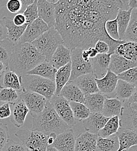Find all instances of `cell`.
<instances>
[{
    "label": "cell",
    "instance_id": "obj_39",
    "mask_svg": "<svg viewBox=\"0 0 137 151\" xmlns=\"http://www.w3.org/2000/svg\"><path fill=\"white\" fill-rule=\"evenodd\" d=\"M37 1L38 0H35L33 3L28 6L22 13L25 17L26 23L28 24L38 18Z\"/></svg>",
    "mask_w": 137,
    "mask_h": 151
},
{
    "label": "cell",
    "instance_id": "obj_30",
    "mask_svg": "<svg viewBox=\"0 0 137 151\" xmlns=\"http://www.w3.org/2000/svg\"><path fill=\"white\" fill-rule=\"evenodd\" d=\"M137 42H124L118 45L115 53L124 58L137 62Z\"/></svg>",
    "mask_w": 137,
    "mask_h": 151
},
{
    "label": "cell",
    "instance_id": "obj_47",
    "mask_svg": "<svg viewBox=\"0 0 137 151\" xmlns=\"http://www.w3.org/2000/svg\"><path fill=\"white\" fill-rule=\"evenodd\" d=\"M14 23L17 26H22L26 24V19L23 14H17L12 20Z\"/></svg>",
    "mask_w": 137,
    "mask_h": 151
},
{
    "label": "cell",
    "instance_id": "obj_53",
    "mask_svg": "<svg viewBox=\"0 0 137 151\" xmlns=\"http://www.w3.org/2000/svg\"><path fill=\"white\" fill-rule=\"evenodd\" d=\"M82 59H83L84 61H85V62H89L90 58L89 57V55H88V52H87L86 50H82Z\"/></svg>",
    "mask_w": 137,
    "mask_h": 151
},
{
    "label": "cell",
    "instance_id": "obj_6",
    "mask_svg": "<svg viewBox=\"0 0 137 151\" xmlns=\"http://www.w3.org/2000/svg\"><path fill=\"white\" fill-rule=\"evenodd\" d=\"M28 151H46L47 135L33 130L21 129L15 134Z\"/></svg>",
    "mask_w": 137,
    "mask_h": 151
},
{
    "label": "cell",
    "instance_id": "obj_15",
    "mask_svg": "<svg viewBox=\"0 0 137 151\" xmlns=\"http://www.w3.org/2000/svg\"><path fill=\"white\" fill-rule=\"evenodd\" d=\"M109 117L104 116L101 113H91L83 122V126L86 132L93 134H97L105 125Z\"/></svg>",
    "mask_w": 137,
    "mask_h": 151
},
{
    "label": "cell",
    "instance_id": "obj_11",
    "mask_svg": "<svg viewBox=\"0 0 137 151\" xmlns=\"http://www.w3.org/2000/svg\"><path fill=\"white\" fill-rule=\"evenodd\" d=\"M49 29L47 24L38 18L28 24L18 43H32Z\"/></svg>",
    "mask_w": 137,
    "mask_h": 151
},
{
    "label": "cell",
    "instance_id": "obj_12",
    "mask_svg": "<svg viewBox=\"0 0 137 151\" xmlns=\"http://www.w3.org/2000/svg\"><path fill=\"white\" fill-rule=\"evenodd\" d=\"M75 137L73 130L69 129L57 135L51 145L59 151H75Z\"/></svg>",
    "mask_w": 137,
    "mask_h": 151
},
{
    "label": "cell",
    "instance_id": "obj_48",
    "mask_svg": "<svg viewBox=\"0 0 137 151\" xmlns=\"http://www.w3.org/2000/svg\"><path fill=\"white\" fill-rule=\"evenodd\" d=\"M7 30L4 26L2 21L0 19V41L7 38Z\"/></svg>",
    "mask_w": 137,
    "mask_h": 151
},
{
    "label": "cell",
    "instance_id": "obj_54",
    "mask_svg": "<svg viewBox=\"0 0 137 151\" xmlns=\"http://www.w3.org/2000/svg\"><path fill=\"white\" fill-rule=\"evenodd\" d=\"M46 151H59L58 150H57L55 148L51 147V146H48L47 149H46Z\"/></svg>",
    "mask_w": 137,
    "mask_h": 151
},
{
    "label": "cell",
    "instance_id": "obj_37",
    "mask_svg": "<svg viewBox=\"0 0 137 151\" xmlns=\"http://www.w3.org/2000/svg\"><path fill=\"white\" fill-rule=\"evenodd\" d=\"M70 105L76 122H79L86 119L91 113L89 110L83 104L70 102Z\"/></svg>",
    "mask_w": 137,
    "mask_h": 151
},
{
    "label": "cell",
    "instance_id": "obj_26",
    "mask_svg": "<svg viewBox=\"0 0 137 151\" xmlns=\"http://www.w3.org/2000/svg\"><path fill=\"white\" fill-rule=\"evenodd\" d=\"M107 97L100 93L93 94L85 95L83 104L91 113H101L103 104Z\"/></svg>",
    "mask_w": 137,
    "mask_h": 151
},
{
    "label": "cell",
    "instance_id": "obj_1",
    "mask_svg": "<svg viewBox=\"0 0 137 151\" xmlns=\"http://www.w3.org/2000/svg\"><path fill=\"white\" fill-rule=\"evenodd\" d=\"M123 7L121 0H59L55 4V24L64 45L71 50L94 47L98 41L106 42L108 54L115 53L118 45L125 42L116 41L107 35L104 24L116 19Z\"/></svg>",
    "mask_w": 137,
    "mask_h": 151
},
{
    "label": "cell",
    "instance_id": "obj_51",
    "mask_svg": "<svg viewBox=\"0 0 137 151\" xmlns=\"http://www.w3.org/2000/svg\"><path fill=\"white\" fill-rule=\"evenodd\" d=\"M56 136H57V135L54 133H51V134H50L49 135H47V142L48 146L49 145L51 146L53 144V142H54V140L56 138Z\"/></svg>",
    "mask_w": 137,
    "mask_h": 151
},
{
    "label": "cell",
    "instance_id": "obj_55",
    "mask_svg": "<svg viewBox=\"0 0 137 151\" xmlns=\"http://www.w3.org/2000/svg\"><path fill=\"white\" fill-rule=\"evenodd\" d=\"M7 66H5L2 62H0V74L2 73V72L4 70V69L6 68Z\"/></svg>",
    "mask_w": 137,
    "mask_h": 151
},
{
    "label": "cell",
    "instance_id": "obj_24",
    "mask_svg": "<svg viewBox=\"0 0 137 151\" xmlns=\"http://www.w3.org/2000/svg\"><path fill=\"white\" fill-rule=\"evenodd\" d=\"M1 20L7 30V38L15 44L18 43L20 38L23 35L28 24L26 23L22 26H17L9 17H4Z\"/></svg>",
    "mask_w": 137,
    "mask_h": 151
},
{
    "label": "cell",
    "instance_id": "obj_40",
    "mask_svg": "<svg viewBox=\"0 0 137 151\" xmlns=\"http://www.w3.org/2000/svg\"><path fill=\"white\" fill-rule=\"evenodd\" d=\"M104 28L109 37L116 41H120L118 32L117 23L116 19L107 20L104 24Z\"/></svg>",
    "mask_w": 137,
    "mask_h": 151
},
{
    "label": "cell",
    "instance_id": "obj_9",
    "mask_svg": "<svg viewBox=\"0 0 137 151\" xmlns=\"http://www.w3.org/2000/svg\"><path fill=\"white\" fill-rule=\"evenodd\" d=\"M49 101L59 117L68 126L72 127L77 124L68 101L60 95H54Z\"/></svg>",
    "mask_w": 137,
    "mask_h": 151
},
{
    "label": "cell",
    "instance_id": "obj_13",
    "mask_svg": "<svg viewBox=\"0 0 137 151\" xmlns=\"http://www.w3.org/2000/svg\"><path fill=\"white\" fill-rule=\"evenodd\" d=\"M38 18L44 22L49 28L55 24V4L49 3L47 0L37 1Z\"/></svg>",
    "mask_w": 137,
    "mask_h": 151
},
{
    "label": "cell",
    "instance_id": "obj_49",
    "mask_svg": "<svg viewBox=\"0 0 137 151\" xmlns=\"http://www.w3.org/2000/svg\"><path fill=\"white\" fill-rule=\"evenodd\" d=\"M20 1L22 3V9L20 13L22 14L28 6L33 3L35 0H20Z\"/></svg>",
    "mask_w": 137,
    "mask_h": 151
},
{
    "label": "cell",
    "instance_id": "obj_25",
    "mask_svg": "<svg viewBox=\"0 0 137 151\" xmlns=\"http://www.w3.org/2000/svg\"><path fill=\"white\" fill-rule=\"evenodd\" d=\"M59 95L69 102L83 103L85 95L73 82H68L62 88Z\"/></svg>",
    "mask_w": 137,
    "mask_h": 151
},
{
    "label": "cell",
    "instance_id": "obj_14",
    "mask_svg": "<svg viewBox=\"0 0 137 151\" xmlns=\"http://www.w3.org/2000/svg\"><path fill=\"white\" fill-rule=\"evenodd\" d=\"M117 75L108 70L105 76L101 78H96L99 93L109 98V95L115 93L118 81Z\"/></svg>",
    "mask_w": 137,
    "mask_h": 151
},
{
    "label": "cell",
    "instance_id": "obj_21",
    "mask_svg": "<svg viewBox=\"0 0 137 151\" xmlns=\"http://www.w3.org/2000/svg\"><path fill=\"white\" fill-rule=\"evenodd\" d=\"M137 62L128 60L116 54L110 55L109 70L118 75L130 69L137 67Z\"/></svg>",
    "mask_w": 137,
    "mask_h": 151
},
{
    "label": "cell",
    "instance_id": "obj_7",
    "mask_svg": "<svg viewBox=\"0 0 137 151\" xmlns=\"http://www.w3.org/2000/svg\"><path fill=\"white\" fill-rule=\"evenodd\" d=\"M137 90L127 100L123 101V108L119 116L120 127L137 132Z\"/></svg>",
    "mask_w": 137,
    "mask_h": 151
},
{
    "label": "cell",
    "instance_id": "obj_20",
    "mask_svg": "<svg viewBox=\"0 0 137 151\" xmlns=\"http://www.w3.org/2000/svg\"><path fill=\"white\" fill-rule=\"evenodd\" d=\"M119 148L117 151H124L137 145V132L120 127L116 133Z\"/></svg>",
    "mask_w": 137,
    "mask_h": 151
},
{
    "label": "cell",
    "instance_id": "obj_4",
    "mask_svg": "<svg viewBox=\"0 0 137 151\" xmlns=\"http://www.w3.org/2000/svg\"><path fill=\"white\" fill-rule=\"evenodd\" d=\"M20 77L23 89L40 95L47 101L54 95L56 84L54 81L36 75H25Z\"/></svg>",
    "mask_w": 137,
    "mask_h": 151
},
{
    "label": "cell",
    "instance_id": "obj_34",
    "mask_svg": "<svg viewBox=\"0 0 137 151\" xmlns=\"http://www.w3.org/2000/svg\"><path fill=\"white\" fill-rule=\"evenodd\" d=\"M132 11V9L124 10L123 9H120L118 11L116 19L117 23L118 32L120 41H123V38L130 20Z\"/></svg>",
    "mask_w": 137,
    "mask_h": 151
},
{
    "label": "cell",
    "instance_id": "obj_35",
    "mask_svg": "<svg viewBox=\"0 0 137 151\" xmlns=\"http://www.w3.org/2000/svg\"><path fill=\"white\" fill-rule=\"evenodd\" d=\"M120 128L119 117L117 116L110 117L104 127L98 132V135L102 138H107L116 134Z\"/></svg>",
    "mask_w": 137,
    "mask_h": 151
},
{
    "label": "cell",
    "instance_id": "obj_16",
    "mask_svg": "<svg viewBox=\"0 0 137 151\" xmlns=\"http://www.w3.org/2000/svg\"><path fill=\"white\" fill-rule=\"evenodd\" d=\"M11 88L17 91L22 89L20 77L7 66L0 74V89Z\"/></svg>",
    "mask_w": 137,
    "mask_h": 151
},
{
    "label": "cell",
    "instance_id": "obj_28",
    "mask_svg": "<svg viewBox=\"0 0 137 151\" xmlns=\"http://www.w3.org/2000/svg\"><path fill=\"white\" fill-rule=\"evenodd\" d=\"M71 62L66 65L57 70L55 75L54 82L56 84V91L54 95L59 96L62 88L69 81L71 76Z\"/></svg>",
    "mask_w": 137,
    "mask_h": 151
},
{
    "label": "cell",
    "instance_id": "obj_45",
    "mask_svg": "<svg viewBox=\"0 0 137 151\" xmlns=\"http://www.w3.org/2000/svg\"><path fill=\"white\" fill-rule=\"evenodd\" d=\"M11 114L10 104L6 102H0V119L8 118Z\"/></svg>",
    "mask_w": 137,
    "mask_h": 151
},
{
    "label": "cell",
    "instance_id": "obj_27",
    "mask_svg": "<svg viewBox=\"0 0 137 151\" xmlns=\"http://www.w3.org/2000/svg\"><path fill=\"white\" fill-rule=\"evenodd\" d=\"M57 69H55L47 60H44L40 63L26 75L38 76L44 78L54 81L55 75Z\"/></svg>",
    "mask_w": 137,
    "mask_h": 151
},
{
    "label": "cell",
    "instance_id": "obj_22",
    "mask_svg": "<svg viewBox=\"0 0 137 151\" xmlns=\"http://www.w3.org/2000/svg\"><path fill=\"white\" fill-rule=\"evenodd\" d=\"M12 105L13 110L10 116L11 121L15 127L20 128L24 124L29 111L20 98Z\"/></svg>",
    "mask_w": 137,
    "mask_h": 151
},
{
    "label": "cell",
    "instance_id": "obj_42",
    "mask_svg": "<svg viewBox=\"0 0 137 151\" xmlns=\"http://www.w3.org/2000/svg\"><path fill=\"white\" fill-rule=\"evenodd\" d=\"M9 139L7 125L0 123V151L3 150Z\"/></svg>",
    "mask_w": 137,
    "mask_h": 151
},
{
    "label": "cell",
    "instance_id": "obj_56",
    "mask_svg": "<svg viewBox=\"0 0 137 151\" xmlns=\"http://www.w3.org/2000/svg\"><path fill=\"white\" fill-rule=\"evenodd\" d=\"M124 151H137V145L134 146V147H131V148H129L128 150H127Z\"/></svg>",
    "mask_w": 137,
    "mask_h": 151
},
{
    "label": "cell",
    "instance_id": "obj_3",
    "mask_svg": "<svg viewBox=\"0 0 137 151\" xmlns=\"http://www.w3.org/2000/svg\"><path fill=\"white\" fill-rule=\"evenodd\" d=\"M32 130L46 135L51 133L58 135L70 129V127L59 117L49 101L42 112L32 116Z\"/></svg>",
    "mask_w": 137,
    "mask_h": 151
},
{
    "label": "cell",
    "instance_id": "obj_29",
    "mask_svg": "<svg viewBox=\"0 0 137 151\" xmlns=\"http://www.w3.org/2000/svg\"><path fill=\"white\" fill-rule=\"evenodd\" d=\"M123 108V102L116 98H106L104 101L101 114L106 117L120 116Z\"/></svg>",
    "mask_w": 137,
    "mask_h": 151
},
{
    "label": "cell",
    "instance_id": "obj_10",
    "mask_svg": "<svg viewBox=\"0 0 137 151\" xmlns=\"http://www.w3.org/2000/svg\"><path fill=\"white\" fill-rule=\"evenodd\" d=\"M18 93L20 98L23 101L32 116L42 112L48 101L44 96L23 88Z\"/></svg>",
    "mask_w": 137,
    "mask_h": 151
},
{
    "label": "cell",
    "instance_id": "obj_46",
    "mask_svg": "<svg viewBox=\"0 0 137 151\" xmlns=\"http://www.w3.org/2000/svg\"><path fill=\"white\" fill-rule=\"evenodd\" d=\"M94 48L99 54H108L109 51V47L108 44L103 41H97L94 46Z\"/></svg>",
    "mask_w": 137,
    "mask_h": 151
},
{
    "label": "cell",
    "instance_id": "obj_32",
    "mask_svg": "<svg viewBox=\"0 0 137 151\" xmlns=\"http://www.w3.org/2000/svg\"><path fill=\"white\" fill-rule=\"evenodd\" d=\"M119 148L116 134L107 138L98 136L96 141V151H117Z\"/></svg>",
    "mask_w": 137,
    "mask_h": 151
},
{
    "label": "cell",
    "instance_id": "obj_50",
    "mask_svg": "<svg viewBox=\"0 0 137 151\" xmlns=\"http://www.w3.org/2000/svg\"><path fill=\"white\" fill-rule=\"evenodd\" d=\"M86 50H87L88 55H89L90 59H92V58H94L96 57L98 54V52L96 51V50L95 49L94 47L89 48Z\"/></svg>",
    "mask_w": 137,
    "mask_h": 151
},
{
    "label": "cell",
    "instance_id": "obj_41",
    "mask_svg": "<svg viewBox=\"0 0 137 151\" xmlns=\"http://www.w3.org/2000/svg\"><path fill=\"white\" fill-rule=\"evenodd\" d=\"M118 79L121 80L131 84L137 86V68L130 69L117 75Z\"/></svg>",
    "mask_w": 137,
    "mask_h": 151
},
{
    "label": "cell",
    "instance_id": "obj_5",
    "mask_svg": "<svg viewBox=\"0 0 137 151\" xmlns=\"http://www.w3.org/2000/svg\"><path fill=\"white\" fill-rule=\"evenodd\" d=\"M41 55L49 61L59 45H64V42L57 30L53 27L43 33L32 42Z\"/></svg>",
    "mask_w": 137,
    "mask_h": 151
},
{
    "label": "cell",
    "instance_id": "obj_33",
    "mask_svg": "<svg viewBox=\"0 0 137 151\" xmlns=\"http://www.w3.org/2000/svg\"><path fill=\"white\" fill-rule=\"evenodd\" d=\"M123 41L137 42V9H133L130 20L125 32Z\"/></svg>",
    "mask_w": 137,
    "mask_h": 151
},
{
    "label": "cell",
    "instance_id": "obj_44",
    "mask_svg": "<svg viewBox=\"0 0 137 151\" xmlns=\"http://www.w3.org/2000/svg\"><path fill=\"white\" fill-rule=\"evenodd\" d=\"M6 6L11 14H18L22 9V3L20 0H9L6 4Z\"/></svg>",
    "mask_w": 137,
    "mask_h": 151
},
{
    "label": "cell",
    "instance_id": "obj_38",
    "mask_svg": "<svg viewBox=\"0 0 137 151\" xmlns=\"http://www.w3.org/2000/svg\"><path fill=\"white\" fill-rule=\"evenodd\" d=\"M18 91L11 88L0 89V102L13 105L20 99Z\"/></svg>",
    "mask_w": 137,
    "mask_h": 151
},
{
    "label": "cell",
    "instance_id": "obj_57",
    "mask_svg": "<svg viewBox=\"0 0 137 151\" xmlns=\"http://www.w3.org/2000/svg\"><path fill=\"white\" fill-rule=\"evenodd\" d=\"M49 3L53 4H56L57 3L59 0H47Z\"/></svg>",
    "mask_w": 137,
    "mask_h": 151
},
{
    "label": "cell",
    "instance_id": "obj_19",
    "mask_svg": "<svg viewBox=\"0 0 137 151\" xmlns=\"http://www.w3.org/2000/svg\"><path fill=\"white\" fill-rule=\"evenodd\" d=\"M98 135L85 132L75 138V151H96Z\"/></svg>",
    "mask_w": 137,
    "mask_h": 151
},
{
    "label": "cell",
    "instance_id": "obj_2",
    "mask_svg": "<svg viewBox=\"0 0 137 151\" xmlns=\"http://www.w3.org/2000/svg\"><path fill=\"white\" fill-rule=\"evenodd\" d=\"M32 43H17L9 60L8 67L20 77L25 75L40 63L45 60Z\"/></svg>",
    "mask_w": 137,
    "mask_h": 151
},
{
    "label": "cell",
    "instance_id": "obj_43",
    "mask_svg": "<svg viewBox=\"0 0 137 151\" xmlns=\"http://www.w3.org/2000/svg\"><path fill=\"white\" fill-rule=\"evenodd\" d=\"M2 151H28V150L22 143L9 139Z\"/></svg>",
    "mask_w": 137,
    "mask_h": 151
},
{
    "label": "cell",
    "instance_id": "obj_17",
    "mask_svg": "<svg viewBox=\"0 0 137 151\" xmlns=\"http://www.w3.org/2000/svg\"><path fill=\"white\" fill-rule=\"evenodd\" d=\"M73 82L84 95L99 93L96 82V77L93 73L80 76Z\"/></svg>",
    "mask_w": 137,
    "mask_h": 151
},
{
    "label": "cell",
    "instance_id": "obj_18",
    "mask_svg": "<svg viewBox=\"0 0 137 151\" xmlns=\"http://www.w3.org/2000/svg\"><path fill=\"white\" fill-rule=\"evenodd\" d=\"M110 55L108 54H99L94 58L90 59L92 69V73L96 78L100 79L103 77L109 70Z\"/></svg>",
    "mask_w": 137,
    "mask_h": 151
},
{
    "label": "cell",
    "instance_id": "obj_52",
    "mask_svg": "<svg viewBox=\"0 0 137 151\" xmlns=\"http://www.w3.org/2000/svg\"><path fill=\"white\" fill-rule=\"evenodd\" d=\"M137 9V0H128V9Z\"/></svg>",
    "mask_w": 137,
    "mask_h": 151
},
{
    "label": "cell",
    "instance_id": "obj_36",
    "mask_svg": "<svg viewBox=\"0 0 137 151\" xmlns=\"http://www.w3.org/2000/svg\"><path fill=\"white\" fill-rule=\"evenodd\" d=\"M14 45L15 44L7 38L0 41V62L6 66H8Z\"/></svg>",
    "mask_w": 137,
    "mask_h": 151
},
{
    "label": "cell",
    "instance_id": "obj_8",
    "mask_svg": "<svg viewBox=\"0 0 137 151\" xmlns=\"http://www.w3.org/2000/svg\"><path fill=\"white\" fill-rule=\"evenodd\" d=\"M83 50L75 48L71 50V76L68 82L74 81L80 76L92 73L91 62H85L82 58Z\"/></svg>",
    "mask_w": 137,
    "mask_h": 151
},
{
    "label": "cell",
    "instance_id": "obj_31",
    "mask_svg": "<svg viewBox=\"0 0 137 151\" xmlns=\"http://www.w3.org/2000/svg\"><path fill=\"white\" fill-rule=\"evenodd\" d=\"M136 90L137 86L131 84L121 80H118L115 95L117 97L116 98L123 102L130 98Z\"/></svg>",
    "mask_w": 137,
    "mask_h": 151
},
{
    "label": "cell",
    "instance_id": "obj_23",
    "mask_svg": "<svg viewBox=\"0 0 137 151\" xmlns=\"http://www.w3.org/2000/svg\"><path fill=\"white\" fill-rule=\"evenodd\" d=\"M49 62L55 69H59L71 62V50L63 44L59 45Z\"/></svg>",
    "mask_w": 137,
    "mask_h": 151
}]
</instances>
